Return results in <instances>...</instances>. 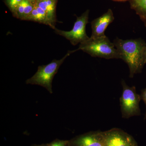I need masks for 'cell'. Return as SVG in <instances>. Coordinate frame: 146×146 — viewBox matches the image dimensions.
Masks as SVG:
<instances>
[{"label":"cell","instance_id":"obj_18","mask_svg":"<svg viewBox=\"0 0 146 146\" xmlns=\"http://www.w3.org/2000/svg\"><path fill=\"white\" fill-rule=\"evenodd\" d=\"M47 1V0H36L35 2H37L42 1Z\"/></svg>","mask_w":146,"mask_h":146},{"label":"cell","instance_id":"obj_19","mask_svg":"<svg viewBox=\"0 0 146 146\" xmlns=\"http://www.w3.org/2000/svg\"><path fill=\"white\" fill-rule=\"evenodd\" d=\"M114 1H127V0H114Z\"/></svg>","mask_w":146,"mask_h":146},{"label":"cell","instance_id":"obj_2","mask_svg":"<svg viewBox=\"0 0 146 146\" xmlns=\"http://www.w3.org/2000/svg\"><path fill=\"white\" fill-rule=\"evenodd\" d=\"M78 49L82 50L93 57L121 59L114 43L106 36L94 39L90 37L89 40L80 44Z\"/></svg>","mask_w":146,"mask_h":146},{"label":"cell","instance_id":"obj_4","mask_svg":"<svg viewBox=\"0 0 146 146\" xmlns=\"http://www.w3.org/2000/svg\"><path fill=\"white\" fill-rule=\"evenodd\" d=\"M121 84L122 94L120 97V103L122 117L129 119L141 115L139 104L141 100V95L137 94L135 86H128L122 79Z\"/></svg>","mask_w":146,"mask_h":146},{"label":"cell","instance_id":"obj_14","mask_svg":"<svg viewBox=\"0 0 146 146\" xmlns=\"http://www.w3.org/2000/svg\"><path fill=\"white\" fill-rule=\"evenodd\" d=\"M141 100H143V101L144 102V103L145 105L146 106V112L145 113V118L144 119L145 120H146V88L143 89L141 91Z\"/></svg>","mask_w":146,"mask_h":146},{"label":"cell","instance_id":"obj_1","mask_svg":"<svg viewBox=\"0 0 146 146\" xmlns=\"http://www.w3.org/2000/svg\"><path fill=\"white\" fill-rule=\"evenodd\" d=\"M117 50L121 59L127 64L130 78L136 74L141 72L144 65V49L146 44L141 39L127 40L116 38L113 42Z\"/></svg>","mask_w":146,"mask_h":146},{"label":"cell","instance_id":"obj_17","mask_svg":"<svg viewBox=\"0 0 146 146\" xmlns=\"http://www.w3.org/2000/svg\"><path fill=\"white\" fill-rule=\"evenodd\" d=\"M28 1H30L32 3L33 2L35 3L36 1V0H28Z\"/></svg>","mask_w":146,"mask_h":146},{"label":"cell","instance_id":"obj_12","mask_svg":"<svg viewBox=\"0 0 146 146\" xmlns=\"http://www.w3.org/2000/svg\"><path fill=\"white\" fill-rule=\"evenodd\" d=\"M27 1V0H23L16 8V10L13 12L14 16L16 18L23 20Z\"/></svg>","mask_w":146,"mask_h":146},{"label":"cell","instance_id":"obj_15","mask_svg":"<svg viewBox=\"0 0 146 146\" xmlns=\"http://www.w3.org/2000/svg\"><path fill=\"white\" fill-rule=\"evenodd\" d=\"M65 142L63 141H58L54 143L50 146H65Z\"/></svg>","mask_w":146,"mask_h":146},{"label":"cell","instance_id":"obj_10","mask_svg":"<svg viewBox=\"0 0 146 146\" xmlns=\"http://www.w3.org/2000/svg\"><path fill=\"white\" fill-rule=\"evenodd\" d=\"M76 143L78 146H104L101 134L83 136L79 138Z\"/></svg>","mask_w":146,"mask_h":146},{"label":"cell","instance_id":"obj_9","mask_svg":"<svg viewBox=\"0 0 146 146\" xmlns=\"http://www.w3.org/2000/svg\"><path fill=\"white\" fill-rule=\"evenodd\" d=\"M34 5L33 10L27 21H35L39 23L44 24L50 26V24L45 11L36 5V4L34 3Z\"/></svg>","mask_w":146,"mask_h":146},{"label":"cell","instance_id":"obj_7","mask_svg":"<svg viewBox=\"0 0 146 146\" xmlns=\"http://www.w3.org/2000/svg\"><path fill=\"white\" fill-rule=\"evenodd\" d=\"M114 20L113 13L109 9L106 13L92 21L91 23L92 35L90 37L94 39L106 36V30Z\"/></svg>","mask_w":146,"mask_h":146},{"label":"cell","instance_id":"obj_8","mask_svg":"<svg viewBox=\"0 0 146 146\" xmlns=\"http://www.w3.org/2000/svg\"><path fill=\"white\" fill-rule=\"evenodd\" d=\"M56 2L57 0H47L34 3L45 11L50 24V27L52 29L54 27L56 23L55 9Z\"/></svg>","mask_w":146,"mask_h":146},{"label":"cell","instance_id":"obj_16","mask_svg":"<svg viewBox=\"0 0 146 146\" xmlns=\"http://www.w3.org/2000/svg\"><path fill=\"white\" fill-rule=\"evenodd\" d=\"M143 60L144 63L145 64L146 63V45L144 49L143 52Z\"/></svg>","mask_w":146,"mask_h":146},{"label":"cell","instance_id":"obj_6","mask_svg":"<svg viewBox=\"0 0 146 146\" xmlns=\"http://www.w3.org/2000/svg\"><path fill=\"white\" fill-rule=\"evenodd\" d=\"M101 134L104 146H136L131 137L119 129Z\"/></svg>","mask_w":146,"mask_h":146},{"label":"cell","instance_id":"obj_5","mask_svg":"<svg viewBox=\"0 0 146 146\" xmlns=\"http://www.w3.org/2000/svg\"><path fill=\"white\" fill-rule=\"evenodd\" d=\"M89 11L83 13L80 17H77L73 29L69 31L60 30L53 28L54 32L58 35L65 37L70 41L73 46H76L78 43H83L89 40L90 37L86 33V27L89 23Z\"/></svg>","mask_w":146,"mask_h":146},{"label":"cell","instance_id":"obj_11","mask_svg":"<svg viewBox=\"0 0 146 146\" xmlns=\"http://www.w3.org/2000/svg\"><path fill=\"white\" fill-rule=\"evenodd\" d=\"M131 4L146 27V0H131Z\"/></svg>","mask_w":146,"mask_h":146},{"label":"cell","instance_id":"obj_3","mask_svg":"<svg viewBox=\"0 0 146 146\" xmlns=\"http://www.w3.org/2000/svg\"><path fill=\"white\" fill-rule=\"evenodd\" d=\"M77 51V49L69 51L61 59H54L48 64L39 66L36 73L27 80V84L40 85L46 88L50 93H52V82L59 67L71 54Z\"/></svg>","mask_w":146,"mask_h":146},{"label":"cell","instance_id":"obj_13","mask_svg":"<svg viewBox=\"0 0 146 146\" xmlns=\"http://www.w3.org/2000/svg\"><path fill=\"white\" fill-rule=\"evenodd\" d=\"M23 0H6L7 4L13 13Z\"/></svg>","mask_w":146,"mask_h":146}]
</instances>
